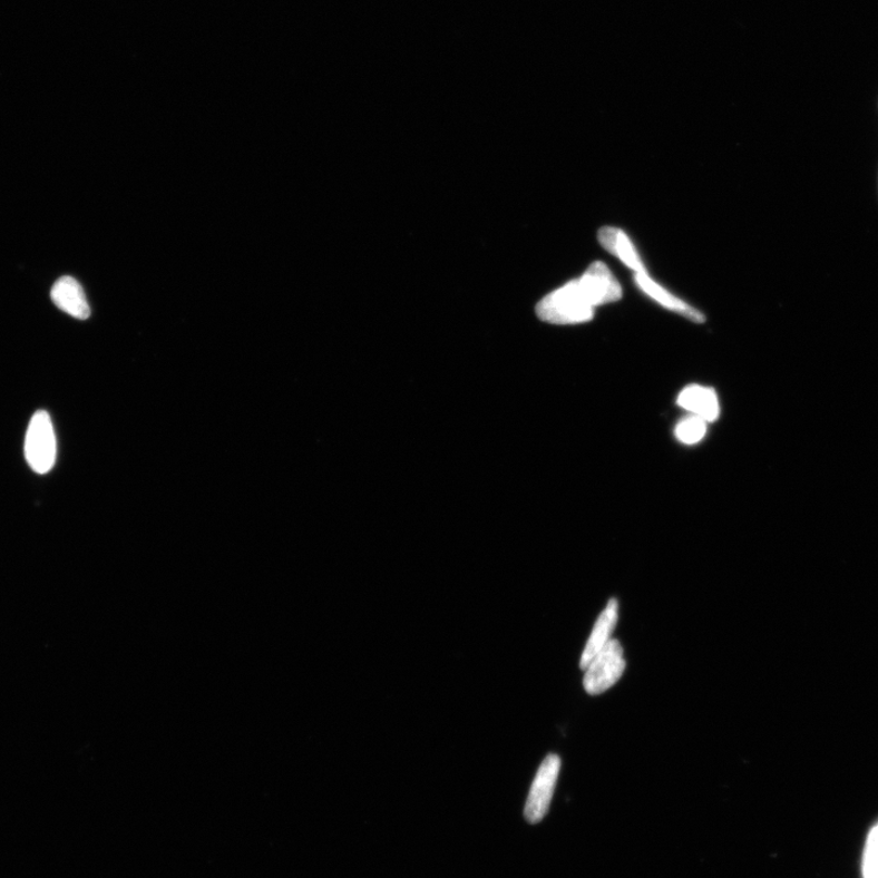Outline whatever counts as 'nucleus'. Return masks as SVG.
Here are the masks:
<instances>
[{"instance_id":"nucleus-9","label":"nucleus","mask_w":878,"mask_h":878,"mask_svg":"<svg viewBox=\"0 0 878 878\" xmlns=\"http://www.w3.org/2000/svg\"><path fill=\"white\" fill-rule=\"evenodd\" d=\"M598 240L604 250L616 255L620 261L634 270L636 274H645V267L634 245H632L622 230L603 227L599 230Z\"/></svg>"},{"instance_id":"nucleus-8","label":"nucleus","mask_w":878,"mask_h":878,"mask_svg":"<svg viewBox=\"0 0 878 878\" xmlns=\"http://www.w3.org/2000/svg\"><path fill=\"white\" fill-rule=\"evenodd\" d=\"M677 404L705 422L715 421L720 416L716 393L703 386L692 384L684 389L677 398Z\"/></svg>"},{"instance_id":"nucleus-5","label":"nucleus","mask_w":878,"mask_h":878,"mask_svg":"<svg viewBox=\"0 0 878 878\" xmlns=\"http://www.w3.org/2000/svg\"><path fill=\"white\" fill-rule=\"evenodd\" d=\"M594 306L618 301L623 296L622 286L605 264L593 263L579 279Z\"/></svg>"},{"instance_id":"nucleus-10","label":"nucleus","mask_w":878,"mask_h":878,"mask_svg":"<svg viewBox=\"0 0 878 878\" xmlns=\"http://www.w3.org/2000/svg\"><path fill=\"white\" fill-rule=\"evenodd\" d=\"M635 281L637 286L645 293L651 296L657 303H661L663 306L673 310L677 314L696 322V324H702L705 321L704 315L689 304L682 302L681 300L676 299L675 295L670 294L667 291L662 289L657 285L653 280L645 274H636Z\"/></svg>"},{"instance_id":"nucleus-1","label":"nucleus","mask_w":878,"mask_h":878,"mask_svg":"<svg viewBox=\"0 0 878 878\" xmlns=\"http://www.w3.org/2000/svg\"><path fill=\"white\" fill-rule=\"evenodd\" d=\"M594 306L579 280L545 296L537 305L540 320L555 325L583 324L594 316Z\"/></svg>"},{"instance_id":"nucleus-3","label":"nucleus","mask_w":878,"mask_h":878,"mask_svg":"<svg viewBox=\"0 0 878 878\" xmlns=\"http://www.w3.org/2000/svg\"><path fill=\"white\" fill-rule=\"evenodd\" d=\"M625 669L623 645L612 638L585 670L586 692L589 695H599L611 690L623 677Z\"/></svg>"},{"instance_id":"nucleus-11","label":"nucleus","mask_w":878,"mask_h":878,"mask_svg":"<svg viewBox=\"0 0 878 878\" xmlns=\"http://www.w3.org/2000/svg\"><path fill=\"white\" fill-rule=\"evenodd\" d=\"M676 437L684 445H696L702 441L706 433V422L699 417H691L682 420L676 426Z\"/></svg>"},{"instance_id":"nucleus-6","label":"nucleus","mask_w":878,"mask_h":878,"mask_svg":"<svg viewBox=\"0 0 878 878\" xmlns=\"http://www.w3.org/2000/svg\"><path fill=\"white\" fill-rule=\"evenodd\" d=\"M618 618V602L612 598L606 604L605 609L601 613L596 624H594L592 634L586 643L583 656H581L579 667L586 670L594 657L605 647L612 640L613 632L616 627Z\"/></svg>"},{"instance_id":"nucleus-7","label":"nucleus","mask_w":878,"mask_h":878,"mask_svg":"<svg viewBox=\"0 0 878 878\" xmlns=\"http://www.w3.org/2000/svg\"><path fill=\"white\" fill-rule=\"evenodd\" d=\"M50 295L51 301H53L62 312L79 320L89 318L90 308L85 291L75 279L66 276L58 280Z\"/></svg>"},{"instance_id":"nucleus-12","label":"nucleus","mask_w":878,"mask_h":878,"mask_svg":"<svg viewBox=\"0 0 878 878\" xmlns=\"http://www.w3.org/2000/svg\"><path fill=\"white\" fill-rule=\"evenodd\" d=\"M862 869L864 878H878V825L869 835Z\"/></svg>"},{"instance_id":"nucleus-4","label":"nucleus","mask_w":878,"mask_h":878,"mask_svg":"<svg viewBox=\"0 0 878 878\" xmlns=\"http://www.w3.org/2000/svg\"><path fill=\"white\" fill-rule=\"evenodd\" d=\"M560 768L562 759L557 754H549L540 764L524 811L529 823H538L547 816Z\"/></svg>"},{"instance_id":"nucleus-2","label":"nucleus","mask_w":878,"mask_h":878,"mask_svg":"<svg viewBox=\"0 0 878 878\" xmlns=\"http://www.w3.org/2000/svg\"><path fill=\"white\" fill-rule=\"evenodd\" d=\"M25 458L29 467L40 475L53 469L57 460V437L47 411H37L25 438Z\"/></svg>"}]
</instances>
